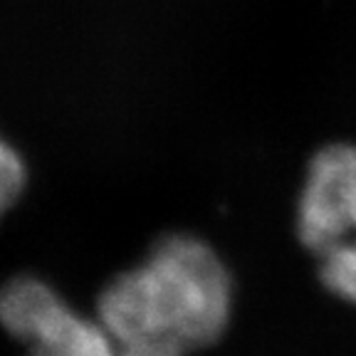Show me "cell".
Listing matches in <instances>:
<instances>
[{"mask_svg": "<svg viewBox=\"0 0 356 356\" xmlns=\"http://www.w3.org/2000/svg\"><path fill=\"white\" fill-rule=\"evenodd\" d=\"M233 302L230 270L211 245L168 235L102 289L97 319L117 346L163 344L191 354L225 334Z\"/></svg>", "mask_w": 356, "mask_h": 356, "instance_id": "6da1fadb", "label": "cell"}, {"mask_svg": "<svg viewBox=\"0 0 356 356\" xmlns=\"http://www.w3.org/2000/svg\"><path fill=\"white\" fill-rule=\"evenodd\" d=\"M297 235L314 257L356 238V144L312 156L297 200Z\"/></svg>", "mask_w": 356, "mask_h": 356, "instance_id": "7a4b0ae2", "label": "cell"}, {"mask_svg": "<svg viewBox=\"0 0 356 356\" xmlns=\"http://www.w3.org/2000/svg\"><path fill=\"white\" fill-rule=\"evenodd\" d=\"M28 356H119L99 319L84 317L60 300L22 339Z\"/></svg>", "mask_w": 356, "mask_h": 356, "instance_id": "3957f363", "label": "cell"}, {"mask_svg": "<svg viewBox=\"0 0 356 356\" xmlns=\"http://www.w3.org/2000/svg\"><path fill=\"white\" fill-rule=\"evenodd\" d=\"M319 260V280L334 297L356 307V238L332 250L322 252Z\"/></svg>", "mask_w": 356, "mask_h": 356, "instance_id": "277c9868", "label": "cell"}, {"mask_svg": "<svg viewBox=\"0 0 356 356\" xmlns=\"http://www.w3.org/2000/svg\"><path fill=\"white\" fill-rule=\"evenodd\" d=\"M25 178H28V171H25L20 154L0 136V218L17 203L25 188Z\"/></svg>", "mask_w": 356, "mask_h": 356, "instance_id": "5b68a950", "label": "cell"}, {"mask_svg": "<svg viewBox=\"0 0 356 356\" xmlns=\"http://www.w3.org/2000/svg\"><path fill=\"white\" fill-rule=\"evenodd\" d=\"M119 356H188L186 351L176 349V346H163V344H127L117 346Z\"/></svg>", "mask_w": 356, "mask_h": 356, "instance_id": "8992f818", "label": "cell"}]
</instances>
